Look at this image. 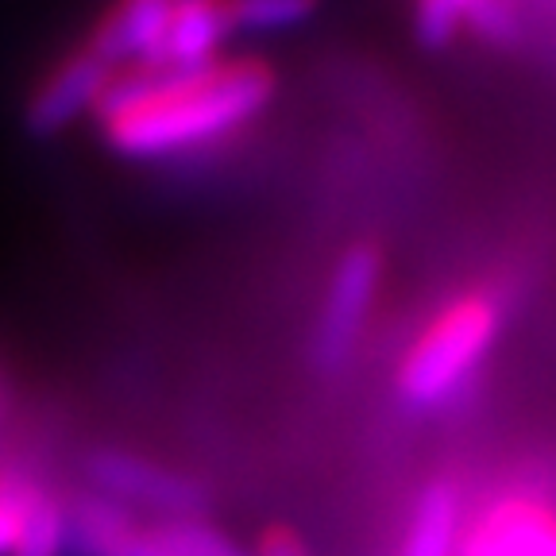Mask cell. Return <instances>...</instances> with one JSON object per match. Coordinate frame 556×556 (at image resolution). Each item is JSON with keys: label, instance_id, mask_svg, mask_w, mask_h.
<instances>
[{"label": "cell", "instance_id": "9", "mask_svg": "<svg viewBox=\"0 0 556 556\" xmlns=\"http://www.w3.org/2000/svg\"><path fill=\"white\" fill-rule=\"evenodd\" d=\"M228 39L225 4L220 0H174L170 24L159 51L143 66L151 70H198L220 62V47Z\"/></svg>", "mask_w": 556, "mask_h": 556}, {"label": "cell", "instance_id": "1", "mask_svg": "<svg viewBox=\"0 0 556 556\" xmlns=\"http://www.w3.org/2000/svg\"><path fill=\"white\" fill-rule=\"evenodd\" d=\"M275 97V74L260 59L198 70L131 66L97 104L104 143L124 159H163L243 128Z\"/></svg>", "mask_w": 556, "mask_h": 556}, {"label": "cell", "instance_id": "16", "mask_svg": "<svg viewBox=\"0 0 556 556\" xmlns=\"http://www.w3.org/2000/svg\"><path fill=\"white\" fill-rule=\"evenodd\" d=\"M468 27L486 43H510L518 35V16H514L510 0H479L468 16Z\"/></svg>", "mask_w": 556, "mask_h": 556}, {"label": "cell", "instance_id": "3", "mask_svg": "<svg viewBox=\"0 0 556 556\" xmlns=\"http://www.w3.org/2000/svg\"><path fill=\"white\" fill-rule=\"evenodd\" d=\"M382 282V252L375 243H352L337 260L321 298V317L313 329V364L325 375L340 371L359 344L375 294Z\"/></svg>", "mask_w": 556, "mask_h": 556}, {"label": "cell", "instance_id": "11", "mask_svg": "<svg viewBox=\"0 0 556 556\" xmlns=\"http://www.w3.org/2000/svg\"><path fill=\"white\" fill-rule=\"evenodd\" d=\"M228 35H270L302 27L317 16L321 0H220Z\"/></svg>", "mask_w": 556, "mask_h": 556}, {"label": "cell", "instance_id": "17", "mask_svg": "<svg viewBox=\"0 0 556 556\" xmlns=\"http://www.w3.org/2000/svg\"><path fill=\"white\" fill-rule=\"evenodd\" d=\"M255 556H309V553H305V545L298 541V533H290L287 526H270L260 538Z\"/></svg>", "mask_w": 556, "mask_h": 556}, {"label": "cell", "instance_id": "2", "mask_svg": "<svg viewBox=\"0 0 556 556\" xmlns=\"http://www.w3.org/2000/svg\"><path fill=\"white\" fill-rule=\"evenodd\" d=\"M503 325V309L491 294L471 290V294L452 298L433 321L421 329L414 348L402 359L399 394L414 409H441L460 394L464 382L476 375L483 356L491 352Z\"/></svg>", "mask_w": 556, "mask_h": 556}, {"label": "cell", "instance_id": "5", "mask_svg": "<svg viewBox=\"0 0 556 556\" xmlns=\"http://www.w3.org/2000/svg\"><path fill=\"white\" fill-rule=\"evenodd\" d=\"M116 70L101 62L86 43L74 54L59 62V66L39 81V89L27 101V131L39 139H51L66 131L70 124L86 113H97V104L104 101L109 86H113Z\"/></svg>", "mask_w": 556, "mask_h": 556}, {"label": "cell", "instance_id": "14", "mask_svg": "<svg viewBox=\"0 0 556 556\" xmlns=\"http://www.w3.org/2000/svg\"><path fill=\"white\" fill-rule=\"evenodd\" d=\"M47 486L24 468H0V556H12L27 514L43 498Z\"/></svg>", "mask_w": 556, "mask_h": 556}, {"label": "cell", "instance_id": "6", "mask_svg": "<svg viewBox=\"0 0 556 556\" xmlns=\"http://www.w3.org/2000/svg\"><path fill=\"white\" fill-rule=\"evenodd\" d=\"M456 556H556V510L526 495L498 498L464 530Z\"/></svg>", "mask_w": 556, "mask_h": 556}, {"label": "cell", "instance_id": "10", "mask_svg": "<svg viewBox=\"0 0 556 556\" xmlns=\"http://www.w3.org/2000/svg\"><path fill=\"white\" fill-rule=\"evenodd\" d=\"M464 495L456 479H433L417 495L414 514H409L406 538H402V556H456L464 538Z\"/></svg>", "mask_w": 556, "mask_h": 556}, {"label": "cell", "instance_id": "7", "mask_svg": "<svg viewBox=\"0 0 556 556\" xmlns=\"http://www.w3.org/2000/svg\"><path fill=\"white\" fill-rule=\"evenodd\" d=\"M170 12L174 0H116L113 9L101 16V24L93 27L86 47L101 62H109L116 74L143 66L163 43Z\"/></svg>", "mask_w": 556, "mask_h": 556}, {"label": "cell", "instance_id": "15", "mask_svg": "<svg viewBox=\"0 0 556 556\" xmlns=\"http://www.w3.org/2000/svg\"><path fill=\"white\" fill-rule=\"evenodd\" d=\"M479 0H414V39L426 51L448 47Z\"/></svg>", "mask_w": 556, "mask_h": 556}, {"label": "cell", "instance_id": "8", "mask_svg": "<svg viewBox=\"0 0 556 556\" xmlns=\"http://www.w3.org/2000/svg\"><path fill=\"white\" fill-rule=\"evenodd\" d=\"M70 538L81 556H174L155 530L136 526L131 510L104 495H81L70 503Z\"/></svg>", "mask_w": 556, "mask_h": 556}, {"label": "cell", "instance_id": "4", "mask_svg": "<svg viewBox=\"0 0 556 556\" xmlns=\"http://www.w3.org/2000/svg\"><path fill=\"white\" fill-rule=\"evenodd\" d=\"M97 495L113 498L124 510H151L163 521L201 518L208 510V491L198 479L151 464L148 456L124 448H97L86 464Z\"/></svg>", "mask_w": 556, "mask_h": 556}, {"label": "cell", "instance_id": "12", "mask_svg": "<svg viewBox=\"0 0 556 556\" xmlns=\"http://www.w3.org/2000/svg\"><path fill=\"white\" fill-rule=\"evenodd\" d=\"M66 541H70V503H62L59 495L43 491V498L27 514L12 556H62Z\"/></svg>", "mask_w": 556, "mask_h": 556}, {"label": "cell", "instance_id": "13", "mask_svg": "<svg viewBox=\"0 0 556 556\" xmlns=\"http://www.w3.org/2000/svg\"><path fill=\"white\" fill-rule=\"evenodd\" d=\"M174 556H252L243 545H236L225 530L208 526L205 518H170L151 526Z\"/></svg>", "mask_w": 556, "mask_h": 556}]
</instances>
